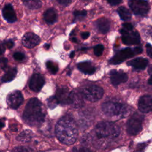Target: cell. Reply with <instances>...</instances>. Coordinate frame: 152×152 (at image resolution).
<instances>
[{"label": "cell", "instance_id": "cell-1", "mask_svg": "<svg viewBox=\"0 0 152 152\" xmlns=\"http://www.w3.org/2000/svg\"><path fill=\"white\" fill-rule=\"evenodd\" d=\"M55 134L61 142L66 145L74 144L78 135L77 127L74 119L69 115L62 117L56 125Z\"/></svg>", "mask_w": 152, "mask_h": 152}, {"label": "cell", "instance_id": "cell-2", "mask_svg": "<svg viewBox=\"0 0 152 152\" xmlns=\"http://www.w3.org/2000/svg\"><path fill=\"white\" fill-rule=\"evenodd\" d=\"M46 112L44 106L37 98H32L27 102L23 112V119L30 126H37L45 121Z\"/></svg>", "mask_w": 152, "mask_h": 152}, {"label": "cell", "instance_id": "cell-3", "mask_svg": "<svg viewBox=\"0 0 152 152\" xmlns=\"http://www.w3.org/2000/svg\"><path fill=\"white\" fill-rule=\"evenodd\" d=\"M94 132L96 139L100 142H110L118 137L120 130L114 123L110 122H102L96 125Z\"/></svg>", "mask_w": 152, "mask_h": 152}, {"label": "cell", "instance_id": "cell-4", "mask_svg": "<svg viewBox=\"0 0 152 152\" xmlns=\"http://www.w3.org/2000/svg\"><path fill=\"white\" fill-rule=\"evenodd\" d=\"M102 109L103 112L109 117L125 118L131 112L129 106L115 102H107L103 103Z\"/></svg>", "mask_w": 152, "mask_h": 152}, {"label": "cell", "instance_id": "cell-5", "mask_svg": "<svg viewBox=\"0 0 152 152\" xmlns=\"http://www.w3.org/2000/svg\"><path fill=\"white\" fill-rule=\"evenodd\" d=\"M142 49L141 47H135L134 49L126 48L118 51L109 61L111 64H121L125 60L135 56L137 54H140L142 52Z\"/></svg>", "mask_w": 152, "mask_h": 152}, {"label": "cell", "instance_id": "cell-6", "mask_svg": "<svg viewBox=\"0 0 152 152\" xmlns=\"http://www.w3.org/2000/svg\"><path fill=\"white\" fill-rule=\"evenodd\" d=\"M144 116L138 113L134 114L128 121L126 124L127 132L131 135H135L139 134L142 129V123Z\"/></svg>", "mask_w": 152, "mask_h": 152}, {"label": "cell", "instance_id": "cell-7", "mask_svg": "<svg viewBox=\"0 0 152 152\" xmlns=\"http://www.w3.org/2000/svg\"><path fill=\"white\" fill-rule=\"evenodd\" d=\"M128 5L135 15L145 16L150 10V4L147 0H128Z\"/></svg>", "mask_w": 152, "mask_h": 152}, {"label": "cell", "instance_id": "cell-8", "mask_svg": "<svg viewBox=\"0 0 152 152\" xmlns=\"http://www.w3.org/2000/svg\"><path fill=\"white\" fill-rule=\"evenodd\" d=\"M83 97L88 101L94 102L100 100L103 94V89L96 85H91L85 87L82 91Z\"/></svg>", "mask_w": 152, "mask_h": 152}, {"label": "cell", "instance_id": "cell-9", "mask_svg": "<svg viewBox=\"0 0 152 152\" xmlns=\"http://www.w3.org/2000/svg\"><path fill=\"white\" fill-rule=\"evenodd\" d=\"M120 33L122 34V40L123 43L127 45H136L140 43V36L138 31L132 30H125L123 28L121 29Z\"/></svg>", "mask_w": 152, "mask_h": 152}, {"label": "cell", "instance_id": "cell-10", "mask_svg": "<svg viewBox=\"0 0 152 152\" xmlns=\"http://www.w3.org/2000/svg\"><path fill=\"white\" fill-rule=\"evenodd\" d=\"M7 99L8 104L13 109H17L23 103L24 100L21 93L18 90H14L10 93L8 95Z\"/></svg>", "mask_w": 152, "mask_h": 152}, {"label": "cell", "instance_id": "cell-11", "mask_svg": "<svg viewBox=\"0 0 152 152\" xmlns=\"http://www.w3.org/2000/svg\"><path fill=\"white\" fill-rule=\"evenodd\" d=\"M40 42V37L33 33H27L22 38V43L23 46L27 48H33L39 44Z\"/></svg>", "mask_w": 152, "mask_h": 152}, {"label": "cell", "instance_id": "cell-12", "mask_svg": "<svg viewBox=\"0 0 152 152\" xmlns=\"http://www.w3.org/2000/svg\"><path fill=\"white\" fill-rule=\"evenodd\" d=\"M45 84V80L43 77L40 74H33L29 82L30 88L35 92L40 91Z\"/></svg>", "mask_w": 152, "mask_h": 152}, {"label": "cell", "instance_id": "cell-13", "mask_svg": "<svg viewBox=\"0 0 152 152\" xmlns=\"http://www.w3.org/2000/svg\"><path fill=\"white\" fill-rule=\"evenodd\" d=\"M151 100L152 98L151 95H144L141 97L138 103L139 110L144 113L150 112L152 108Z\"/></svg>", "mask_w": 152, "mask_h": 152}, {"label": "cell", "instance_id": "cell-14", "mask_svg": "<svg viewBox=\"0 0 152 152\" xmlns=\"http://www.w3.org/2000/svg\"><path fill=\"white\" fill-rule=\"evenodd\" d=\"M110 81L113 86H118L121 83H125L128 77L126 74L123 72H118L116 70H112L110 72Z\"/></svg>", "mask_w": 152, "mask_h": 152}, {"label": "cell", "instance_id": "cell-15", "mask_svg": "<svg viewBox=\"0 0 152 152\" xmlns=\"http://www.w3.org/2000/svg\"><path fill=\"white\" fill-rule=\"evenodd\" d=\"M59 103L62 104H69L70 103V92L65 87L58 88L56 93V96Z\"/></svg>", "mask_w": 152, "mask_h": 152}, {"label": "cell", "instance_id": "cell-16", "mask_svg": "<svg viewBox=\"0 0 152 152\" xmlns=\"http://www.w3.org/2000/svg\"><path fill=\"white\" fill-rule=\"evenodd\" d=\"M2 14L4 18L8 23H14L17 20V16L13 7L10 4L4 6L2 9Z\"/></svg>", "mask_w": 152, "mask_h": 152}, {"label": "cell", "instance_id": "cell-17", "mask_svg": "<svg viewBox=\"0 0 152 152\" xmlns=\"http://www.w3.org/2000/svg\"><path fill=\"white\" fill-rule=\"evenodd\" d=\"M69 104L75 108H80L83 106L84 100L82 93H80L75 91L70 92Z\"/></svg>", "mask_w": 152, "mask_h": 152}, {"label": "cell", "instance_id": "cell-18", "mask_svg": "<svg viewBox=\"0 0 152 152\" xmlns=\"http://www.w3.org/2000/svg\"><path fill=\"white\" fill-rule=\"evenodd\" d=\"M148 63V59L144 58L138 57L128 61L127 65L131 66L137 71H141L144 70L147 67Z\"/></svg>", "mask_w": 152, "mask_h": 152}, {"label": "cell", "instance_id": "cell-19", "mask_svg": "<svg viewBox=\"0 0 152 152\" xmlns=\"http://www.w3.org/2000/svg\"><path fill=\"white\" fill-rule=\"evenodd\" d=\"M95 26L99 32L102 34H105L109 30L110 22L107 18L102 17L96 21Z\"/></svg>", "mask_w": 152, "mask_h": 152}, {"label": "cell", "instance_id": "cell-20", "mask_svg": "<svg viewBox=\"0 0 152 152\" xmlns=\"http://www.w3.org/2000/svg\"><path fill=\"white\" fill-rule=\"evenodd\" d=\"M77 68L82 72L88 75L93 74L96 71L95 67L90 61L81 62L77 64Z\"/></svg>", "mask_w": 152, "mask_h": 152}, {"label": "cell", "instance_id": "cell-21", "mask_svg": "<svg viewBox=\"0 0 152 152\" xmlns=\"http://www.w3.org/2000/svg\"><path fill=\"white\" fill-rule=\"evenodd\" d=\"M58 18V15L56 11L53 8H49L44 12L43 18L45 21L49 24H52L55 23Z\"/></svg>", "mask_w": 152, "mask_h": 152}, {"label": "cell", "instance_id": "cell-22", "mask_svg": "<svg viewBox=\"0 0 152 152\" xmlns=\"http://www.w3.org/2000/svg\"><path fill=\"white\" fill-rule=\"evenodd\" d=\"M17 73V70L16 68H9L6 71L5 74L2 76L1 81L4 83L11 81L14 79Z\"/></svg>", "mask_w": 152, "mask_h": 152}, {"label": "cell", "instance_id": "cell-23", "mask_svg": "<svg viewBox=\"0 0 152 152\" xmlns=\"http://www.w3.org/2000/svg\"><path fill=\"white\" fill-rule=\"evenodd\" d=\"M33 137V133L31 131L26 129L21 132L17 137V140L23 142H27L31 141Z\"/></svg>", "mask_w": 152, "mask_h": 152}, {"label": "cell", "instance_id": "cell-24", "mask_svg": "<svg viewBox=\"0 0 152 152\" xmlns=\"http://www.w3.org/2000/svg\"><path fill=\"white\" fill-rule=\"evenodd\" d=\"M117 12L123 21H128L131 18V14L129 11L125 7H120L118 8Z\"/></svg>", "mask_w": 152, "mask_h": 152}, {"label": "cell", "instance_id": "cell-25", "mask_svg": "<svg viewBox=\"0 0 152 152\" xmlns=\"http://www.w3.org/2000/svg\"><path fill=\"white\" fill-rule=\"evenodd\" d=\"M23 4L29 9L37 10L41 7L40 0H22Z\"/></svg>", "mask_w": 152, "mask_h": 152}, {"label": "cell", "instance_id": "cell-26", "mask_svg": "<svg viewBox=\"0 0 152 152\" xmlns=\"http://www.w3.org/2000/svg\"><path fill=\"white\" fill-rule=\"evenodd\" d=\"M46 68L48 71L52 74H55L58 71V65L53 61H48L46 62Z\"/></svg>", "mask_w": 152, "mask_h": 152}, {"label": "cell", "instance_id": "cell-27", "mask_svg": "<svg viewBox=\"0 0 152 152\" xmlns=\"http://www.w3.org/2000/svg\"><path fill=\"white\" fill-rule=\"evenodd\" d=\"M86 15H87V11L86 10L75 11L74 12V21L81 20L86 16Z\"/></svg>", "mask_w": 152, "mask_h": 152}, {"label": "cell", "instance_id": "cell-28", "mask_svg": "<svg viewBox=\"0 0 152 152\" xmlns=\"http://www.w3.org/2000/svg\"><path fill=\"white\" fill-rule=\"evenodd\" d=\"M47 103L48 107L50 109H54L59 103L56 97L55 96H51L48 99H47Z\"/></svg>", "mask_w": 152, "mask_h": 152}, {"label": "cell", "instance_id": "cell-29", "mask_svg": "<svg viewBox=\"0 0 152 152\" xmlns=\"http://www.w3.org/2000/svg\"><path fill=\"white\" fill-rule=\"evenodd\" d=\"M104 50V46L102 45H97L94 47V53L97 56L102 55Z\"/></svg>", "mask_w": 152, "mask_h": 152}, {"label": "cell", "instance_id": "cell-30", "mask_svg": "<svg viewBox=\"0 0 152 152\" xmlns=\"http://www.w3.org/2000/svg\"><path fill=\"white\" fill-rule=\"evenodd\" d=\"M13 57L16 60V61H22L25 58V55L23 53L20 52H16L14 53L13 55Z\"/></svg>", "mask_w": 152, "mask_h": 152}, {"label": "cell", "instance_id": "cell-31", "mask_svg": "<svg viewBox=\"0 0 152 152\" xmlns=\"http://www.w3.org/2000/svg\"><path fill=\"white\" fill-rule=\"evenodd\" d=\"M7 62L8 59L7 58H3L0 59V66L4 70H5L7 68Z\"/></svg>", "mask_w": 152, "mask_h": 152}, {"label": "cell", "instance_id": "cell-32", "mask_svg": "<svg viewBox=\"0 0 152 152\" xmlns=\"http://www.w3.org/2000/svg\"><path fill=\"white\" fill-rule=\"evenodd\" d=\"M12 151H33V150L26 147H18L15 148L14 149L12 150Z\"/></svg>", "mask_w": 152, "mask_h": 152}, {"label": "cell", "instance_id": "cell-33", "mask_svg": "<svg viewBox=\"0 0 152 152\" xmlns=\"http://www.w3.org/2000/svg\"><path fill=\"white\" fill-rule=\"evenodd\" d=\"M107 2L112 6H116L121 4L122 0H107Z\"/></svg>", "mask_w": 152, "mask_h": 152}, {"label": "cell", "instance_id": "cell-34", "mask_svg": "<svg viewBox=\"0 0 152 152\" xmlns=\"http://www.w3.org/2000/svg\"><path fill=\"white\" fill-rule=\"evenodd\" d=\"M56 1L59 4L63 6H68L72 2V0H56Z\"/></svg>", "mask_w": 152, "mask_h": 152}, {"label": "cell", "instance_id": "cell-35", "mask_svg": "<svg viewBox=\"0 0 152 152\" xmlns=\"http://www.w3.org/2000/svg\"><path fill=\"white\" fill-rule=\"evenodd\" d=\"M122 28L125 30H132L134 29L133 26L129 23H125L122 24Z\"/></svg>", "mask_w": 152, "mask_h": 152}, {"label": "cell", "instance_id": "cell-36", "mask_svg": "<svg viewBox=\"0 0 152 152\" xmlns=\"http://www.w3.org/2000/svg\"><path fill=\"white\" fill-rule=\"evenodd\" d=\"M4 45H5L6 47H7L8 48L10 49L11 48L13 47L14 46V42L12 41V40H8L7 41H5L4 43Z\"/></svg>", "mask_w": 152, "mask_h": 152}, {"label": "cell", "instance_id": "cell-37", "mask_svg": "<svg viewBox=\"0 0 152 152\" xmlns=\"http://www.w3.org/2000/svg\"><path fill=\"white\" fill-rule=\"evenodd\" d=\"M146 48H147V55H148V56L150 58H151V53H152V51H151V45L150 43H147L146 45Z\"/></svg>", "mask_w": 152, "mask_h": 152}, {"label": "cell", "instance_id": "cell-38", "mask_svg": "<svg viewBox=\"0 0 152 152\" xmlns=\"http://www.w3.org/2000/svg\"><path fill=\"white\" fill-rule=\"evenodd\" d=\"M81 37H82L83 39H87V38L89 37V36H90V33L88 32V31L83 32V33H81Z\"/></svg>", "mask_w": 152, "mask_h": 152}, {"label": "cell", "instance_id": "cell-39", "mask_svg": "<svg viewBox=\"0 0 152 152\" xmlns=\"http://www.w3.org/2000/svg\"><path fill=\"white\" fill-rule=\"evenodd\" d=\"M5 48L4 45H1L0 44V55H1L2 54L4 53V52H5Z\"/></svg>", "mask_w": 152, "mask_h": 152}, {"label": "cell", "instance_id": "cell-40", "mask_svg": "<svg viewBox=\"0 0 152 152\" xmlns=\"http://www.w3.org/2000/svg\"><path fill=\"white\" fill-rule=\"evenodd\" d=\"M4 126H5L4 123V122H2V121H0V128H3Z\"/></svg>", "mask_w": 152, "mask_h": 152}, {"label": "cell", "instance_id": "cell-41", "mask_svg": "<svg viewBox=\"0 0 152 152\" xmlns=\"http://www.w3.org/2000/svg\"><path fill=\"white\" fill-rule=\"evenodd\" d=\"M71 40H72L73 42H75V43H76V42H77V39H76L75 37H72V38L71 39Z\"/></svg>", "mask_w": 152, "mask_h": 152}, {"label": "cell", "instance_id": "cell-42", "mask_svg": "<svg viewBox=\"0 0 152 152\" xmlns=\"http://www.w3.org/2000/svg\"><path fill=\"white\" fill-rule=\"evenodd\" d=\"M74 55H75L74 52V51H73V52H72L71 53V54H70V58H73V57H74Z\"/></svg>", "mask_w": 152, "mask_h": 152}, {"label": "cell", "instance_id": "cell-43", "mask_svg": "<svg viewBox=\"0 0 152 152\" xmlns=\"http://www.w3.org/2000/svg\"><path fill=\"white\" fill-rule=\"evenodd\" d=\"M148 73L150 74V75H151V66H150L149 67V69H148Z\"/></svg>", "mask_w": 152, "mask_h": 152}, {"label": "cell", "instance_id": "cell-44", "mask_svg": "<svg viewBox=\"0 0 152 152\" xmlns=\"http://www.w3.org/2000/svg\"><path fill=\"white\" fill-rule=\"evenodd\" d=\"M148 84H149L150 85H151V84H152L151 81V77H150V78H149V80H148Z\"/></svg>", "mask_w": 152, "mask_h": 152}, {"label": "cell", "instance_id": "cell-45", "mask_svg": "<svg viewBox=\"0 0 152 152\" xmlns=\"http://www.w3.org/2000/svg\"><path fill=\"white\" fill-rule=\"evenodd\" d=\"M45 47H46V49H49V45H48V44H46V45H45Z\"/></svg>", "mask_w": 152, "mask_h": 152}, {"label": "cell", "instance_id": "cell-46", "mask_svg": "<svg viewBox=\"0 0 152 152\" xmlns=\"http://www.w3.org/2000/svg\"><path fill=\"white\" fill-rule=\"evenodd\" d=\"M83 1H90V0H83Z\"/></svg>", "mask_w": 152, "mask_h": 152}]
</instances>
